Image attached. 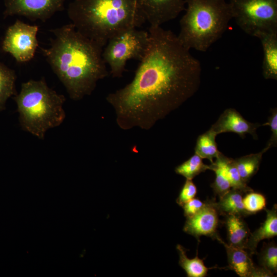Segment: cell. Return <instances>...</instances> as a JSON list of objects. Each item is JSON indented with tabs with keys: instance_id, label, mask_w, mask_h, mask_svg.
<instances>
[{
	"instance_id": "8992f818",
	"label": "cell",
	"mask_w": 277,
	"mask_h": 277,
	"mask_svg": "<svg viewBox=\"0 0 277 277\" xmlns=\"http://www.w3.org/2000/svg\"><path fill=\"white\" fill-rule=\"evenodd\" d=\"M148 31L132 28L110 39L103 48L102 56L110 67L113 77H121L126 70L127 62L131 59L140 61L148 47Z\"/></svg>"
},
{
	"instance_id": "d6986e66",
	"label": "cell",
	"mask_w": 277,
	"mask_h": 277,
	"mask_svg": "<svg viewBox=\"0 0 277 277\" xmlns=\"http://www.w3.org/2000/svg\"><path fill=\"white\" fill-rule=\"evenodd\" d=\"M176 248L179 255V264L188 277H204L209 270L219 268L207 267L203 260L200 259L197 255L194 258H188L186 255V250L181 245H177Z\"/></svg>"
},
{
	"instance_id": "7c38bea8",
	"label": "cell",
	"mask_w": 277,
	"mask_h": 277,
	"mask_svg": "<svg viewBox=\"0 0 277 277\" xmlns=\"http://www.w3.org/2000/svg\"><path fill=\"white\" fill-rule=\"evenodd\" d=\"M260 126L258 123L247 121L235 109L229 108L224 111L210 129L216 135L232 132L244 137L246 134L249 133L256 139V130Z\"/></svg>"
},
{
	"instance_id": "f1b7e54d",
	"label": "cell",
	"mask_w": 277,
	"mask_h": 277,
	"mask_svg": "<svg viewBox=\"0 0 277 277\" xmlns=\"http://www.w3.org/2000/svg\"><path fill=\"white\" fill-rule=\"evenodd\" d=\"M206 202L193 198L185 203L182 207L184 216L187 218L199 212L205 205Z\"/></svg>"
},
{
	"instance_id": "6da1fadb",
	"label": "cell",
	"mask_w": 277,
	"mask_h": 277,
	"mask_svg": "<svg viewBox=\"0 0 277 277\" xmlns=\"http://www.w3.org/2000/svg\"><path fill=\"white\" fill-rule=\"evenodd\" d=\"M147 51L133 78L109 93L120 128L148 130L192 97L201 84L200 62L173 32L150 26Z\"/></svg>"
},
{
	"instance_id": "52a82bcc",
	"label": "cell",
	"mask_w": 277,
	"mask_h": 277,
	"mask_svg": "<svg viewBox=\"0 0 277 277\" xmlns=\"http://www.w3.org/2000/svg\"><path fill=\"white\" fill-rule=\"evenodd\" d=\"M232 18L246 33L277 32V0H229Z\"/></svg>"
},
{
	"instance_id": "d4e9b609",
	"label": "cell",
	"mask_w": 277,
	"mask_h": 277,
	"mask_svg": "<svg viewBox=\"0 0 277 277\" xmlns=\"http://www.w3.org/2000/svg\"><path fill=\"white\" fill-rule=\"evenodd\" d=\"M243 204L249 214H254L265 209L266 200L263 194L252 190L247 192L245 196L243 197Z\"/></svg>"
},
{
	"instance_id": "8fae6325",
	"label": "cell",
	"mask_w": 277,
	"mask_h": 277,
	"mask_svg": "<svg viewBox=\"0 0 277 277\" xmlns=\"http://www.w3.org/2000/svg\"><path fill=\"white\" fill-rule=\"evenodd\" d=\"M213 200L206 201L204 206L193 215L187 217L183 231L199 240L201 236H210L215 239L217 235L219 213L214 207Z\"/></svg>"
},
{
	"instance_id": "83f0119b",
	"label": "cell",
	"mask_w": 277,
	"mask_h": 277,
	"mask_svg": "<svg viewBox=\"0 0 277 277\" xmlns=\"http://www.w3.org/2000/svg\"><path fill=\"white\" fill-rule=\"evenodd\" d=\"M263 126H269L272 132L271 137L264 148L266 151L272 147H276L277 144V110L275 108L272 110L271 114L268 117V121L263 124Z\"/></svg>"
},
{
	"instance_id": "f546056e",
	"label": "cell",
	"mask_w": 277,
	"mask_h": 277,
	"mask_svg": "<svg viewBox=\"0 0 277 277\" xmlns=\"http://www.w3.org/2000/svg\"><path fill=\"white\" fill-rule=\"evenodd\" d=\"M274 274L268 269L263 267H256L254 266L252 270L250 277H272Z\"/></svg>"
},
{
	"instance_id": "30bf717a",
	"label": "cell",
	"mask_w": 277,
	"mask_h": 277,
	"mask_svg": "<svg viewBox=\"0 0 277 277\" xmlns=\"http://www.w3.org/2000/svg\"><path fill=\"white\" fill-rule=\"evenodd\" d=\"M140 8L150 26H161L185 10V0H138Z\"/></svg>"
},
{
	"instance_id": "277c9868",
	"label": "cell",
	"mask_w": 277,
	"mask_h": 277,
	"mask_svg": "<svg viewBox=\"0 0 277 277\" xmlns=\"http://www.w3.org/2000/svg\"><path fill=\"white\" fill-rule=\"evenodd\" d=\"M185 13L177 35L187 49L206 52L220 38L232 18L225 0H185Z\"/></svg>"
},
{
	"instance_id": "ba28073f",
	"label": "cell",
	"mask_w": 277,
	"mask_h": 277,
	"mask_svg": "<svg viewBox=\"0 0 277 277\" xmlns=\"http://www.w3.org/2000/svg\"><path fill=\"white\" fill-rule=\"evenodd\" d=\"M38 26L30 25L17 19L6 30L2 50L10 53L18 63L31 60L38 47Z\"/></svg>"
},
{
	"instance_id": "484cf974",
	"label": "cell",
	"mask_w": 277,
	"mask_h": 277,
	"mask_svg": "<svg viewBox=\"0 0 277 277\" xmlns=\"http://www.w3.org/2000/svg\"><path fill=\"white\" fill-rule=\"evenodd\" d=\"M210 165L211 170L215 173L214 181L211 185V187L214 193L220 197L232 189L231 185L220 168L213 163Z\"/></svg>"
},
{
	"instance_id": "9a60e30c",
	"label": "cell",
	"mask_w": 277,
	"mask_h": 277,
	"mask_svg": "<svg viewBox=\"0 0 277 277\" xmlns=\"http://www.w3.org/2000/svg\"><path fill=\"white\" fill-rule=\"evenodd\" d=\"M265 209L266 212V220L258 229L250 233L247 243L246 250L251 255L256 253V249L261 241L273 238L277 235L276 205H274L271 209Z\"/></svg>"
},
{
	"instance_id": "ac0fdd59",
	"label": "cell",
	"mask_w": 277,
	"mask_h": 277,
	"mask_svg": "<svg viewBox=\"0 0 277 277\" xmlns=\"http://www.w3.org/2000/svg\"><path fill=\"white\" fill-rule=\"evenodd\" d=\"M213 163L221 168L224 174L230 182L232 189L243 193L253 190L242 180L234 163V160L225 156L220 152Z\"/></svg>"
},
{
	"instance_id": "ffe728a7",
	"label": "cell",
	"mask_w": 277,
	"mask_h": 277,
	"mask_svg": "<svg viewBox=\"0 0 277 277\" xmlns=\"http://www.w3.org/2000/svg\"><path fill=\"white\" fill-rule=\"evenodd\" d=\"M217 135L209 129L204 133L200 135L197 138L195 146V153L201 158L213 162V159L216 158L221 152L219 151L215 141Z\"/></svg>"
},
{
	"instance_id": "4316f807",
	"label": "cell",
	"mask_w": 277,
	"mask_h": 277,
	"mask_svg": "<svg viewBox=\"0 0 277 277\" xmlns=\"http://www.w3.org/2000/svg\"><path fill=\"white\" fill-rule=\"evenodd\" d=\"M197 191V188L192 180L186 179L176 199L177 204L182 207L185 203L194 198Z\"/></svg>"
},
{
	"instance_id": "7a4b0ae2",
	"label": "cell",
	"mask_w": 277,
	"mask_h": 277,
	"mask_svg": "<svg viewBox=\"0 0 277 277\" xmlns=\"http://www.w3.org/2000/svg\"><path fill=\"white\" fill-rule=\"evenodd\" d=\"M53 37L42 52L69 97L78 101L90 95L97 82L108 75L104 47L83 35L72 24L50 30Z\"/></svg>"
},
{
	"instance_id": "603a6c76",
	"label": "cell",
	"mask_w": 277,
	"mask_h": 277,
	"mask_svg": "<svg viewBox=\"0 0 277 277\" xmlns=\"http://www.w3.org/2000/svg\"><path fill=\"white\" fill-rule=\"evenodd\" d=\"M207 170H211L210 165L205 164L203 159L194 153L187 161L177 166L175 172L186 179L192 180L195 176Z\"/></svg>"
},
{
	"instance_id": "cb8c5ba5",
	"label": "cell",
	"mask_w": 277,
	"mask_h": 277,
	"mask_svg": "<svg viewBox=\"0 0 277 277\" xmlns=\"http://www.w3.org/2000/svg\"><path fill=\"white\" fill-rule=\"evenodd\" d=\"M259 261L263 267L275 274L277 272V246L275 243H264L259 255Z\"/></svg>"
},
{
	"instance_id": "9c48e42d",
	"label": "cell",
	"mask_w": 277,
	"mask_h": 277,
	"mask_svg": "<svg viewBox=\"0 0 277 277\" xmlns=\"http://www.w3.org/2000/svg\"><path fill=\"white\" fill-rule=\"evenodd\" d=\"M66 0H5L4 17L23 16L34 21L45 22L55 13L64 9Z\"/></svg>"
},
{
	"instance_id": "5bb4252c",
	"label": "cell",
	"mask_w": 277,
	"mask_h": 277,
	"mask_svg": "<svg viewBox=\"0 0 277 277\" xmlns=\"http://www.w3.org/2000/svg\"><path fill=\"white\" fill-rule=\"evenodd\" d=\"M215 239L222 244L225 248L228 269L234 271L241 277H250L254 264L249 252L246 249L225 243L218 235L216 236Z\"/></svg>"
},
{
	"instance_id": "e0dca14e",
	"label": "cell",
	"mask_w": 277,
	"mask_h": 277,
	"mask_svg": "<svg viewBox=\"0 0 277 277\" xmlns=\"http://www.w3.org/2000/svg\"><path fill=\"white\" fill-rule=\"evenodd\" d=\"M243 193L240 190L232 188L219 197V202L213 201L218 213L225 216L235 215L243 217L250 215L244 207Z\"/></svg>"
},
{
	"instance_id": "7402d4cb",
	"label": "cell",
	"mask_w": 277,
	"mask_h": 277,
	"mask_svg": "<svg viewBox=\"0 0 277 277\" xmlns=\"http://www.w3.org/2000/svg\"><path fill=\"white\" fill-rule=\"evenodd\" d=\"M15 71L0 62V110L5 107L7 100L16 95Z\"/></svg>"
},
{
	"instance_id": "44dd1931",
	"label": "cell",
	"mask_w": 277,
	"mask_h": 277,
	"mask_svg": "<svg viewBox=\"0 0 277 277\" xmlns=\"http://www.w3.org/2000/svg\"><path fill=\"white\" fill-rule=\"evenodd\" d=\"M266 151L264 149L260 152L246 155L234 160L243 182L247 183L258 172L263 154Z\"/></svg>"
},
{
	"instance_id": "4fadbf2b",
	"label": "cell",
	"mask_w": 277,
	"mask_h": 277,
	"mask_svg": "<svg viewBox=\"0 0 277 277\" xmlns=\"http://www.w3.org/2000/svg\"><path fill=\"white\" fill-rule=\"evenodd\" d=\"M263 50L262 73L267 80H277V32H261L255 36Z\"/></svg>"
},
{
	"instance_id": "5b68a950",
	"label": "cell",
	"mask_w": 277,
	"mask_h": 277,
	"mask_svg": "<svg viewBox=\"0 0 277 277\" xmlns=\"http://www.w3.org/2000/svg\"><path fill=\"white\" fill-rule=\"evenodd\" d=\"M14 100L22 129L39 139H44L47 130L60 126L65 118V96L50 88L44 78L22 83Z\"/></svg>"
},
{
	"instance_id": "3957f363",
	"label": "cell",
	"mask_w": 277,
	"mask_h": 277,
	"mask_svg": "<svg viewBox=\"0 0 277 277\" xmlns=\"http://www.w3.org/2000/svg\"><path fill=\"white\" fill-rule=\"evenodd\" d=\"M67 15L78 31L103 47L114 36L146 22L138 0H74Z\"/></svg>"
},
{
	"instance_id": "2e32d148",
	"label": "cell",
	"mask_w": 277,
	"mask_h": 277,
	"mask_svg": "<svg viewBox=\"0 0 277 277\" xmlns=\"http://www.w3.org/2000/svg\"><path fill=\"white\" fill-rule=\"evenodd\" d=\"M225 216V224L227 231L228 244L246 249L251 233L246 223L240 216L229 215Z\"/></svg>"
}]
</instances>
